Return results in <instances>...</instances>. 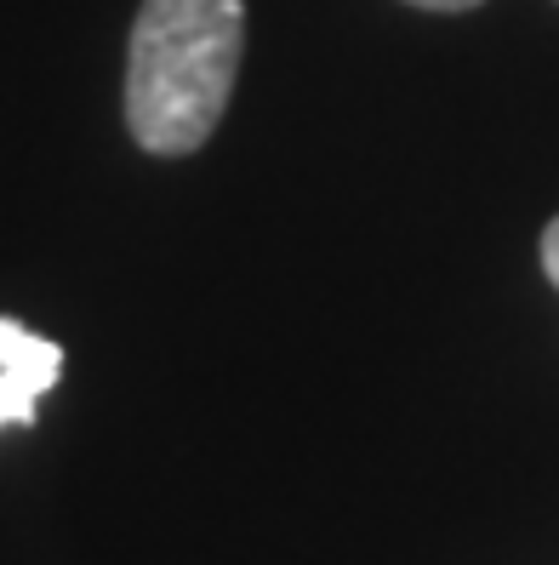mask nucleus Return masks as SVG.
<instances>
[{
  "label": "nucleus",
  "mask_w": 559,
  "mask_h": 565,
  "mask_svg": "<svg viewBox=\"0 0 559 565\" xmlns=\"http://www.w3.org/2000/svg\"><path fill=\"white\" fill-rule=\"evenodd\" d=\"M246 63V0H143L126 41V131L154 160H183L228 115Z\"/></svg>",
  "instance_id": "nucleus-1"
},
{
  "label": "nucleus",
  "mask_w": 559,
  "mask_h": 565,
  "mask_svg": "<svg viewBox=\"0 0 559 565\" xmlns=\"http://www.w3.org/2000/svg\"><path fill=\"white\" fill-rule=\"evenodd\" d=\"M63 377V349L23 320H0V428H29Z\"/></svg>",
  "instance_id": "nucleus-2"
},
{
  "label": "nucleus",
  "mask_w": 559,
  "mask_h": 565,
  "mask_svg": "<svg viewBox=\"0 0 559 565\" xmlns=\"http://www.w3.org/2000/svg\"><path fill=\"white\" fill-rule=\"evenodd\" d=\"M537 257H542V275H548V286L559 291V217L542 228V241H537Z\"/></svg>",
  "instance_id": "nucleus-3"
},
{
  "label": "nucleus",
  "mask_w": 559,
  "mask_h": 565,
  "mask_svg": "<svg viewBox=\"0 0 559 565\" xmlns=\"http://www.w3.org/2000/svg\"><path fill=\"white\" fill-rule=\"evenodd\" d=\"M400 7H417V12H474L485 0H400Z\"/></svg>",
  "instance_id": "nucleus-4"
}]
</instances>
